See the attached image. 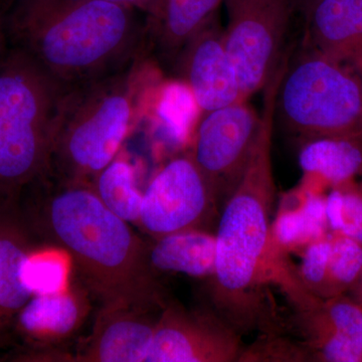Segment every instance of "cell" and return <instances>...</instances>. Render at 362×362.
I'll list each match as a JSON object with an SVG mask.
<instances>
[{
	"instance_id": "6da1fadb",
	"label": "cell",
	"mask_w": 362,
	"mask_h": 362,
	"mask_svg": "<svg viewBox=\"0 0 362 362\" xmlns=\"http://www.w3.org/2000/svg\"><path fill=\"white\" fill-rule=\"evenodd\" d=\"M35 183L42 192L40 230L49 244L70 255L102 306H165L163 287L150 265L149 246L105 206L90 183L51 173Z\"/></svg>"
},
{
	"instance_id": "7a4b0ae2",
	"label": "cell",
	"mask_w": 362,
	"mask_h": 362,
	"mask_svg": "<svg viewBox=\"0 0 362 362\" xmlns=\"http://www.w3.org/2000/svg\"><path fill=\"white\" fill-rule=\"evenodd\" d=\"M139 11L104 0H13L9 42L66 88L122 70L149 52Z\"/></svg>"
},
{
	"instance_id": "3957f363",
	"label": "cell",
	"mask_w": 362,
	"mask_h": 362,
	"mask_svg": "<svg viewBox=\"0 0 362 362\" xmlns=\"http://www.w3.org/2000/svg\"><path fill=\"white\" fill-rule=\"evenodd\" d=\"M283 71L266 86L261 126L246 171L218 216L211 296L216 311L240 334L259 321V287L267 278L276 187L272 136Z\"/></svg>"
},
{
	"instance_id": "277c9868",
	"label": "cell",
	"mask_w": 362,
	"mask_h": 362,
	"mask_svg": "<svg viewBox=\"0 0 362 362\" xmlns=\"http://www.w3.org/2000/svg\"><path fill=\"white\" fill-rule=\"evenodd\" d=\"M157 78L156 61L146 52L116 73L66 88L54 126L49 173L92 185L144 115Z\"/></svg>"
},
{
	"instance_id": "5b68a950",
	"label": "cell",
	"mask_w": 362,
	"mask_h": 362,
	"mask_svg": "<svg viewBox=\"0 0 362 362\" xmlns=\"http://www.w3.org/2000/svg\"><path fill=\"white\" fill-rule=\"evenodd\" d=\"M66 90L20 47L0 66V202L13 201L49 170Z\"/></svg>"
},
{
	"instance_id": "8992f818",
	"label": "cell",
	"mask_w": 362,
	"mask_h": 362,
	"mask_svg": "<svg viewBox=\"0 0 362 362\" xmlns=\"http://www.w3.org/2000/svg\"><path fill=\"white\" fill-rule=\"evenodd\" d=\"M281 123L305 141L362 131V77L304 47L276 97Z\"/></svg>"
},
{
	"instance_id": "52a82bcc",
	"label": "cell",
	"mask_w": 362,
	"mask_h": 362,
	"mask_svg": "<svg viewBox=\"0 0 362 362\" xmlns=\"http://www.w3.org/2000/svg\"><path fill=\"white\" fill-rule=\"evenodd\" d=\"M267 278L284 293L312 361L362 362V305L346 295L324 299L309 291L286 252L272 251Z\"/></svg>"
},
{
	"instance_id": "ba28073f",
	"label": "cell",
	"mask_w": 362,
	"mask_h": 362,
	"mask_svg": "<svg viewBox=\"0 0 362 362\" xmlns=\"http://www.w3.org/2000/svg\"><path fill=\"white\" fill-rule=\"evenodd\" d=\"M228 11L226 51L237 71L243 99L265 89L282 64L295 6L293 0H223Z\"/></svg>"
},
{
	"instance_id": "9c48e42d",
	"label": "cell",
	"mask_w": 362,
	"mask_h": 362,
	"mask_svg": "<svg viewBox=\"0 0 362 362\" xmlns=\"http://www.w3.org/2000/svg\"><path fill=\"white\" fill-rule=\"evenodd\" d=\"M202 114L188 154L209 183L221 213L246 171L261 114L247 101Z\"/></svg>"
},
{
	"instance_id": "30bf717a",
	"label": "cell",
	"mask_w": 362,
	"mask_h": 362,
	"mask_svg": "<svg viewBox=\"0 0 362 362\" xmlns=\"http://www.w3.org/2000/svg\"><path fill=\"white\" fill-rule=\"evenodd\" d=\"M220 216L213 192L189 154L168 162L143 194L138 226L152 239L206 230Z\"/></svg>"
},
{
	"instance_id": "8fae6325",
	"label": "cell",
	"mask_w": 362,
	"mask_h": 362,
	"mask_svg": "<svg viewBox=\"0 0 362 362\" xmlns=\"http://www.w3.org/2000/svg\"><path fill=\"white\" fill-rule=\"evenodd\" d=\"M240 334L216 310H187L168 302L159 314L146 362H235Z\"/></svg>"
},
{
	"instance_id": "7c38bea8",
	"label": "cell",
	"mask_w": 362,
	"mask_h": 362,
	"mask_svg": "<svg viewBox=\"0 0 362 362\" xmlns=\"http://www.w3.org/2000/svg\"><path fill=\"white\" fill-rule=\"evenodd\" d=\"M173 68L202 113L245 101L216 14L188 40Z\"/></svg>"
},
{
	"instance_id": "4fadbf2b",
	"label": "cell",
	"mask_w": 362,
	"mask_h": 362,
	"mask_svg": "<svg viewBox=\"0 0 362 362\" xmlns=\"http://www.w3.org/2000/svg\"><path fill=\"white\" fill-rule=\"evenodd\" d=\"M162 309L102 306L90 337L68 361L146 362L159 317L151 312Z\"/></svg>"
},
{
	"instance_id": "5bb4252c",
	"label": "cell",
	"mask_w": 362,
	"mask_h": 362,
	"mask_svg": "<svg viewBox=\"0 0 362 362\" xmlns=\"http://www.w3.org/2000/svg\"><path fill=\"white\" fill-rule=\"evenodd\" d=\"M304 16V47L362 77V0H318Z\"/></svg>"
},
{
	"instance_id": "9a60e30c",
	"label": "cell",
	"mask_w": 362,
	"mask_h": 362,
	"mask_svg": "<svg viewBox=\"0 0 362 362\" xmlns=\"http://www.w3.org/2000/svg\"><path fill=\"white\" fill-rule=\"evenodd\" d=\"M35 245L18 218L0 214V342L33 294L23 280V264Z\"/></svg>"
},
{
	"instance_id": "2e32d148",
	"label": "cell",
	"mask_w": 362,
	"mask_h": 362,
	"mask_svg": "<svg viewBox=\"0 0 362 362\" xmlns=\"http://www.w3.org/2000/svg\"><path fill=\"white\" fill-rule=\"evenodd\" d=\"M299 164L306 180L302 188L319 192L356 180L362 175V131L307 140L300 150Z\"/></svg>"
},
{
	"instance_id": "e0dca14e",
	"label": "cell",
	"mask_w": 362,
	"mask_h": 362,
	"mask_svg": "<svg viewBox=\"0 0 362 362\" xmlns=\"http://www.w3.org/2000/svg\"><path fill=\"white\" fill-rule=\"evenodd\" d=\"M326 216V197L304 188L286 195L272 221L271 244L279 251H303L330 233Z\"/></svg>"
},
{
	"instance_id": "ac0fdd59",
	"label": "cell",
	"mask_w": 362,
	"mask_h": 362,
	"mask_svg": "<svg viewBox=\"0 0 362 362\" xmlns=\"http://www.w3.org/2000/svg\"><path fill=\"white\" fill-rule=\"evenodd\" d=\"M223 0H164L160 16L147 21L150 54L173 66L188 40L216 14Z\"/></svg>"
},
{
	"instance_id": "d6986e66",
	"label": "cell",
	"mask_w": 362,
	"mask_h": 362,
	"mask_svg": "<svg viewBox=\"0 0 362 362\" xmlns=\"http://www.w3.org/2000/svg\"><path fill=\"white\" fill-rule=\"evenodd\" d=\"M156 271L211 278L216 259V235L206 230H182L153 240L148 249Z\"/></svg>"
},
{
	"instance_id": "ffe728a7",
	"label": "cell",
	"mask_w": 362,
	"mask_h": 362,
	"mask_svg": "<svg viewBox=\"0 0 362 362\" xmlns=\"http://www.w3.org/2000/svg\"><path fill=\"white\" fill-rule=\"evenodd\" d=\"M80 298L68 288L52 294L35 295L18 317V328L28 339L49 342L70 335L80 325Z\"/></svg>"
},
{
	"instance_id": "44dd1931",
	"label": "cell",
	"mask_w": 362,
	"mask_h": 362,
	"mask_svg": "<svg viewBox=\"0 0 362 362\" xmlns=\"http://www.w3.org/2000/svg\"><path fill=\"white\" fill-rule=\"evenodd\" d=\"M92 185L112 213L128 223H139L143 194L137 187L135 168L131 162L117 156L96 176Z\"/></svg>"
},
{
	"instance_id": "7402d4cb",
	"label": "cell",
	"mask_w": 362,
	"mask_h": 362,
	"mask_svg": "<svg viewBox=\"0 0 362 362\" xmlns=\"http://www.w3.org/2000/svg\"><path fill=\"white\" fill-rule=\"evenodd\" d=\"M73 268L70 255L62 247L35 246L23 264V280L33 296L58 293L68 289Z\"/></svg>"
},
{
	"instance_id": "603a6c76",
	"label": "cell",
	"mask_w": 362,
	"mask_h": 362,
	"mask_svg": "<svg viewBox=\"0 0 362 362\" xmlns=\"http://www.w3.org/2000/svg\"><path fill=\"white\" fill-rule=\"evenodd\" d=\"M326 216L331 233L362 244V183L351 180L331 187L326 197Z\"/></svg>"
},
{
	"instance_id": "cb8c5ba5",
	"label": "cell",
	"mask_w": 362,
	"mask_h": 362,
	"mask_svg": "<svg viewBox=\"0 0 362 362\" xmlns=\"http://www.w3.org/2000/svg\"><path fill=\"white\" fill-rule=\"evenodd\" d=\"M362 273V244L340 233H331L327 268V298L345 295Z\"/></svg>"
},
{
	"instance_id": "d4e9b609",
	"label": "cell",
	"mask_w": 362,
	"mask_h": 362,
	"mask_svg": "<svg viewBox=\"0 0 362 362\" xmlns=\"http://www.w3.org/2000/svg\"><path fill=\"white\" fill-rule=\"evenodd\" d=\"M329 235L308 245L301 252V264L297 267L298 275L305 287L327 299V268L330 252Z\"/></svg>"
},
{
	"instance_id": "484cf974",
	"label": "cell",
	"mask_w": 362,
	"mask_h": 362,
	"mask_svg": "<svg viewBox=\"0 0 362 362\" xmlns=\"http://www.w3.org/2000/svg\"><path fill=\"white\" fill-rule=\"evenodd\" d=\"M111 4L134 8L146 14V21H156L160 16L164 0H104Z\"/></svg>"
},
{
	"instance_id": "4316f807",
	"label": "cell",
	"mask_w": 362,
	"mask_h": 362,
	"mask_svg": "<svg viewBox=\"0 0 362 362\" xmlns=\"http://www.w3.org/2000/svg\"><path fill=\"white\" fill-rule=\"evenodd\" d=\"M6 11L7 7L4 6L2 0H0V66L4 63L11 49V42H9L6 30Z\"/></svg>"
},
{
	"instance_id": "83f0119b",
	"label": "cell",
	"mask_w": 362,
	"mask_h": 362,
	"mask_svg": "<svg viewBox=\"0 0 362 362\" xmlns=\"http://www.w3.org/2000/svg\"><path fill=\"white\" fill-rule=\"evenodd\" d=\"M318 0H293L295 11H302L304 14L311 8Z\"/></svg>"
},
{
	"instance_id": "f1b7e54d",
	"label": "cell",
	"mask_w": 362,
	"mask_h": 362,
	"mask_svg": "<svg viewBox=\"0 0 362 362\" xmlns=\"http://www.w3.org/2000/svg\"><path fill=\"white\" fill-rule=\"evenodd\" d=\"M350 291L354 293V296H356V298H354V299L356 300L358 303L362 305V273L361 278L357 281L356 286H354Z\"/></svg>"
},
{
	"instance_id": "f546056e",
	"label": "cell",
	"mask_w": 362,
	"mask_h": 362,
	"mask_svg": "<svg viewBox=\"0 0 362 362\" xmlns=\"http://www.w3.org/2000/svg\"><path fill=\"white\" fill-rule=\"evenodd\" d=\"M4 1V4H6L7 8H8L9 6H11V2L13 1V0H2Z\"/></svg>"
}]
</instances>
